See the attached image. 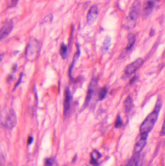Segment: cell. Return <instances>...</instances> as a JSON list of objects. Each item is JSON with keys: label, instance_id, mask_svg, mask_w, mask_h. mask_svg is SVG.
Wrapping results in <instances>:
<instances>
[{"label": "cell", "instance_id": "17", "mask_svg": "<svg viewBox=\"0 0 165 166\" xmlns=\"http://www.w3.org/2000/svg\"><path fill=\"white\" fill-rule=\"evenodd\" d=\"M139 161V154L135 153V155L131 159L129 162L126 165V166H138Z\"/></svg>", "mask_w": 165, "mask_h": 166}, {"label": "cell", "instance_id": "16", "mask_svg": "<svg viewBox=\"0 0 165 166\" xmlns=\"http://www.w3.org/2000/svg\"><path fill=\"white\" fill-rule=\"evenodd\" d=\"M127 38H128V44L126 46V49L129 50L135 44L136 40V35L133 33H129L127 36Z\"/></svg>", "mask_w": 165, "mask_h": 166}, {"label": "cell", "instance_id": "7", "mask_svg": "<svg viewBox=\"0 0 165 166\" xmlns=\"http://www.w3.org/2000/svg\"><path fill=\"white\" fill-rule=\"evenodd\" d=\"M140 9V2L139 0H135L133 3L130 10L129 16L133 20L137 21L139 16Z\"/></svg>", "mask_w": 165, "mask_h": 166}, {"label": "cell", "instance_id": "4", "mask_svg": "<svg viewBox=\"0 0 165 166\" xmlns=\"http://www.w3.org/2000/svg\"><path fill=\"white\" fill-rule=\"evenodd\" d=\"M143 59L138 58L134 62L128 65L124 70L125 75L129 76L134 73L143 66Z\"/></svg>", "mask_w": 165, "mask_h": 166}, {"label": "cell", "instance_id": "25", "mask_svg": "<svg viewBox=\"0 0 165 166\" xmlns=\"http://www.w3.org/2000/svg\"><path fill=\"white\" fill-rule=\"evenodd\" d=\"M33 140H34V138H33V137H32V136L29 137V138H28V144H31L32 143V141H33Z\"/></svg>", "mask_w": 165, "mask_h": 166}, {"label": "cell", "instance_id": "5", "mask_svg": "<svg viewBox=\"0 0 165 166\" xmlns=\"http://www.w3.org/2000/svg\"><path fill=\"white\" fill-rule=\"evenodd\" d=\"M14 27L12 20H7L3 23V25L0 31V38L2 40L10 34Z\"/></svg>", "mask_w": 165, "mask_h": 166}, {"label": "cell", "instance_id": "24", "mask_svg": "<svg viewBox=\"0 0 165 166\" xmlns=\"http://www.w3.org/2000/svg\"><path fill=\"white\" fill-rule=\"evenodd\" d=\"M19 0H11V7L14 8L16 7L17 3H18Z\"/></svg>", "mask_w": 165, "mask_h": 166}, {"label": "cell", "instance_id": "10", "mask_svg": "<svg viewBox=\"0 0 165 166\" xmlns=\"http://www.w3.org/2000/svg\"><path fill=\"white\" fill-rule=\"evenodd\" d=\"M71 100V96L70 94L69 88H67L65 92V101H64V115L65 116L67 115L70 108V103Z\"/></svg>", "mask_w": 165, "mask_h": 166}, {"label": "cell", "instance_id": "20", "mask_svg": "<svg viewBox=\"0 0 165 166\" xmlns=\"http://www.w3.org/2000/svg\"><path fill=\"white\" fill-rule=\"evenodd\" d=\"M162 105V99L160 97H158V100H157V103L154 108V110L157 111L158 112H159L161 110Z\"/></svg>", "mask_w": 165, "mask_h": 166}, {"label": "cell", "instance_id": "2", "mask_svg": "<svg viewBox=\"0 0 165 166\" xmlns=\"http://www.w3.org/2000/svg\"><path fill=\"white\" fill-rule=\"evenodd\" d=\"M17 122L16 114L13 108L2 110L1 113V123L7 129H11L15 127Z\"/></svg>", "mask_w": 165, "mask_h": 166}, {"label": "cell", "instance_id": "19", "mask_svg": "<svg viewBox=\"0 0 165 166\" xmlns=\"http://www.w3.org/2000/svg\"><path fill=\"white\" fill-rule=\"evenodd\" d=\"M67 46L65 43H63L61 45L60 49V54L63 59H65L67 56Z\"/></svg>", "mask_w": 165, "mask_h": 166}, {"label": "cell", "instance_id": "18", "mask_svg": "<svg viewBox=\"0 0 165 166\" xmlns=\"http://www.w3.org/2000/svg\"><path fill=\"white\" fill-rule=\"evenodd\" d=\"M108 89L106 86L103 87L102 88H101L100 90L99 91V93H98V99L99 100L102 101V100L105 99L106 96H107V93H108Z\"/></svg>", "mask_w": 165, "mask_h": 166}, {"label": "cell", "instance_id": "11", "mask_svg": "<svg viewBox=\"0 0 165 166\" xmlns=\"http://www.w3.org/2000/svg\"><path fill=\"white\" fill-rule=\"evenodd\" d=\"M136 24V20H133L128 16L122 22V27L125 29H131L135 27Z\"/></svg>", "mask_w": 165, "mask_h": 166}, {"label": "cell", "instance_id": "15", "mask_svg": "<svg viewBox=\"0 0 165 166\" xmlns=\"http://www.w3.org/2000/svg\"><path fill=\"white\" fill-rule=\"evenodd\" d=\"M110 45H111V38L109 36H107L104 40L102 47L101 48L103 53H106L109 50Z\"/></svg>", "mask_w": 165, "mask_h": 166}, {"label": "cell", "instance_id": "8", "mask_svg": "<svg viewBox=\"0 0 165 166\" xmlns=\"http://www.w3.org/2000/svg\"><path fill=\"white\" fill-rule=\"evenodd\" d=\"M98 8L96 6H93L90 8L87 16V21L89 24H92L96 21L98 17Z\"/></svg>", "mask_w": 165, "mask_h": 166}, {"label": "cell", "instance_id": "23", "mask_svg": "<svg viewBox=\"0 0 165 166\" xmlns=\"http://www.w3.org/2000/svg\"><path fill=\"white\" fill-rule=\"evenodd\" d=\"M160 135H161V136H165V119H164L163 125H162L161 132H160Z\"/></svg>", "mask_w": 165, "mask_h": 166}, {"label": "cell", "instance_id": "27", "mask_svg": "<svg viewBox=\"0 0 165 166\" xmlns=\"http://www.w3.org/2000/svg\"><path fill=\"white\" fill-rule=\"evenodd\" d=\"M13 75H12V74H11V75H9V77H8L7 80L8 81H10L12 80V79H13Z\"/></svg>", "mask_w": 165, "mask_h": 166}, {"label": "cell", "instance_id": "6", "mask_svg": "<svg viewBox=\"0 0 165 166\" xmlns=\"http://www.w3.org/2000/svg\"><path fill=\"white\" fill-rule=\"evenodd\" d=\"M96 84H97V81L95 79L92 80V82L90 83L88 90L87 94L86 97L85 101L83 105V108H86L91 102L94 94V92H95V90Z\"/></svg>", "mask_w": 165, "mask_h": 166}, {"label": "cell", "instance_id": "3", "mask_svg": "<svg viewBox=\"0 0 165 166\" xmlns=\"http://www.w3.org/2000/svg\"><path fill=\"white\" fill-rule=\"evenodd\" d=\"M159 113V112L154 110L153 112L148 115L140 126V132L141 134H148L151 131L157 123Z\"/></svg>", "mask_w": 165, "mask_h": 166}, {"label": "cell", "instance_id": "1", "mask_svg": "<svg viewBox=\"0 0 165 166\" xmlns=\"http://www.w3.org/2000/svg\"><path fill=\"white\" fill-rule=\"evenodd\" d=\"M40 50L41 44L39 41L35 38H31L28 42L25 51V57L28 61H34L38 58Z\"/></svg>", "mask_w": 165, "mask_h": 166}, {"label": "cell", "instance_id": "13", "mask_svg": "<svg viewBox=\"0 0 165 166\" xmlns=\"http://www.w3.org/2000/svg\"><path fill=\"white\" fill-rule=\"evenodd\" d=\"M154 5V2L152 0H149L145 3L143 8V16L145 17H147L152 13Z\"/></svg>", "mask_w": 165, "mask_h": 166}, {"label": "cell", "instance_id": "28", "mask_svg": "<svg viewBox=\"0 0 165 166\" xmlns=\"http://www.w3.org/2000/svg\"><path fill=\"white\" fill-rule=\"evenodd\" d=\"M157 1H160V0H157Z\"/></svg>", "mask_w": 165, "mask_h": 166}, {"label": "cell", "instance_id": "26", "mask_svg": "<svg viewBox=\"0 0 165 166\" xmlns=\"http://www.w3.org/2000/svg\"><path fill=\"white\" fill-rule=\"evenodd\" d=\"M17 64H15L14 66H13V68H12V70H13V72H16L17 70Z\"/></svg>", "mask_w": 165, "mask_h": 166}, {"label": "cell", "instance_id": "22", "mask_svg": "<svg viewBox=\"0 0 165 166\" xmlns=\"http://www.w3.org/2000/svg\"><path fill=\"white\" fill-rule=\"evenodd\" d=\"M23 73H22L20 74V77H19V79H18V81H17V82L15 86L14 87V90H15L17 87H18L20 84H21V83L22 82V79L23 77Z\"/></svg>", "mask_w": 165, "mask_h": 166}, {"label": "cell", "instance_id": "14", "mask_svg": "<svg viewBox=\"0 0 165 166\" xmlns=\"http://www.w3.org/2000/svg\"><path fill=\"white\" fill-rule=\"evenodd\" d=\"M133 101L130 96L127 97L124 103V107L126 113H129L133 108Z\"/></svg>", "mask_w": 165, "mask_h": 166}, {"label": "cell", "instance_id": "9", "mask_svg": "<svg viewBox=\"0 0 165 166\" xmlns=\"http://www.w3.org/2000/svg\"><path fill=\"white\" fill-rule=\"evenodd\" d=\"M148 136V134H145V133L141 134L140 139L137 142L135 145V149H134L135 153L139 154L140 152L143 149L144 147L146 144Z\"/></svg>", "mask_w": 165, "mask_h": 166}, {"label": "cell", "instance_id": "21", "mask_svg": "<svg viewBox=\"0 0 165 166\" xmlns=\"http://www.w3.org/2000/svg\"><path fill=\"white\" fill-rule=\"evenodd\" d=\"M122 124H123V121H122V118L120 115H118L115 122V127L116 128H120L122 126Z\"/></svg>", "mask_w": 165, "mask_h": 166}, {"label": "cell", "instance_id": "12", "mask_svg": "<svg viewBox=\"0 0 165 166\" xmlns=\"http://www.w3.org/2000/svg\"><path fill=\"white\" fill-rule=\"evenodd\" d=\"M77 50L76 53L75 54L74 56L73 59V61L72 62L71 64L69 67V72H68V75H69V77L70 78H72V72L73 69L75 65L76 62L78 61V59L80 58V46L79 45L77 44Z\"/></svg>", "mask_w": 165, "mask_h": 166}]
</instances>
